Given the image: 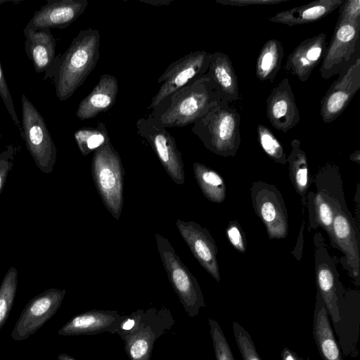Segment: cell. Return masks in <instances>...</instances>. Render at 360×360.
I'll use <instances>...</instances> for the list:
<instances>
[{"label":"cell","instance_id":"ab89813d","mask_svg":"<svg viewBox=\"0 0 360 360\" xmlns=\"http://www.w3.org/2000/svg\"><path fill=\"white\" fill-rule=\"evenodd\" d=\"M143 311V309H138L129 315H124L116 333L122 336L134 330L141 321Z\"/></svg>","mask_w":360,"mask_h":360},{"label":"cell","instance_id":"836d02e7","mask_svg":"<svg viewBox=\"0 0 360 360\" xmlns=\"http://www.w3.org/2000/svg\"><path fill=\"white\" fill-rule=\"evenodd\" d=\"M216 360H236L231 347L217 321L208 319Z\"/></svg>","mask_w":360,"mask_h":360},{"label":"cell","instance_id":"52a82bcc","mask_svg":"<svg viewBox=\"0 0 360 360\" xmlns=\"http://www.w3.org/2000/svg\"><path fill=\"white\" fill-rule=\"evenodd\" d=\"M22 132L27 149L37 167L44 174L53 171L57 150L44 117L31 101L22 94Z\"/></svg>","mask_w":360,"mask_h":360},{"label":"cell","instance_id":"7402d4cb","mask_svg":"<svg viewBox=\"0 0 360 360\" xmlns=\"http://www.w3.org/2000/svg\"><path fill=\"white\" fill-rule=\"evenodd\" d=\"M25 37V50L37 73L53 74L60 57L56 56V40L50 29L37 31L23 30Z\"/></svg>","mask_w":360,"mask_h":360},{"label":"cell","instance_id":"d590c367","mask_svg":"<svg viewBox=\"0 0 360 360\" xmlns=\"http://www.w3.org/2000/svg\"><path fill=\"white\" fill-rule=\"evenodd\" d=\"M0 96L9 113L13 122L15 124L21 138H23L22 125L15 110L13 101L9 89L7 85L6 77L0 63Z\"/></svg>","mask_w":360,"mask_h":360},{"label":"cell","instance_id":"cb8c5ba5","mask_svg":"<svg viewBox=\"0 0 360 360\" xmlns=\"http://www.w3.org/2000/svg\"><path fill=\"white\" fill-rule=\"evenodd\" d=\"M313 335L322 360H343L327 309L317 290L313 317Z\"/></svg>","mask_w":360,"mask_h":360},{"label":"cell","instance_id":"7dc6e473","mask_svg":"<svg viewBox=\"0 0 360 360\" xmlns=\"http://www.w3.org/2000/svg\"><path fill=\"white\" fill-rule=\"evenodd\" d=\"M1 137H2V135H1V133H0V141H1Z\"/></svg>","mask_w":360,"mask_h":360},{"label":"cell","instance_id":"1f68e13d","mask_svg":"<svg viewBox=\"0 0 360 360\" xmlns=\"http://www.w3.org/2000/svg\"><path fill=\"white\" fill-rule=\"evenodd\" d=\"M18 271L12 266L6 273L0 285V330L12 309L17 292Z\"/></svg>","mask_w":360,"mask_h":360},{"label":"cell","instance_id":"44dd1931","mask_svg":"<svg viewBox=\"0 0 360 360\" xmlns=\"http://www.w3.org/2000/svg\"><path fill=\"white\" fill-rule=\"evenodd\" d=\"M326 46V34L324 32L304 39L288 55L285 70L296 76L301 82L307 81L322 61Z\"/></svg>","mask_w":360,"mask_h":360},{"label":"cell","instance_id":"3957f363","mask_svg":"<svg viewBox=\"0 0 360 360\" xmlns=\"http://www.w3.org/2000/svg\"><path fill=\"white\" fill-rule=\"evenodd\" d=\"M240 114L222 101L193 123L191 132L212 153L233 157L240 146Z\"/></svg>","mask_w":360,"mask_h":360},{"label":"cell","instance_id":"f546056e","mask_svg":"<svg viewBox=\"0 0 360 360\" xmlns=\"http://www.w3.org/2000/svg\"><path fill=\"white\" fill-rule=\"evenodd\" d=\"M195 180L203 195L212 202L221 203L226 199V184L222 176L204 164L193 165Z\"/></svg>","mask_w":360,"mask_h":360},{"label":"cell","instance_id":"60d3db41","mask_svg":"<svg viewBox=\"0 0 360 360\" xmlns=\"http://www.w3.org/2000/svg\"><path fill=\"white\" fill-rule=\"evenodd\" d=\"M290 0H216V2L222 5L231 6H247L254 5H275Z\"/></svg>","mask_w":360,"mask_h":360},{"label":"cell","instance_id":"4316f807","mask_svg":"<svg viewBox=\"0 0 360 360\" xmlns=\"http://www.w3.org/2000/svg\"><path fill=\"white\" fill-rule=\"evenodd\" d=\"M315 186L316 193L330 203L337 212L348 209L338 166L328 162L320 167L315 176Z\"/></svg>","mask_w":360,"mask_h":360},{"label":"cell","instance_id":"b9f144b4","mask_svg":"<svg viewBox=\"0 0 360 360\" xmlns=\"http://www.w3.org/2000/svg\"><path fill=\"white\" fill-rule=\"evenodd\" d=\"M304 227V221L302 224L300 231V235L297 238V242L296 243V245L292 252V253L294 255L295 258L297 260H300L302 255V250H303V245H304V237H303V231Z\"/></svg>","mask_w":360,"mask_h":360},{"label":"cell","instance_id":"2e32d148","mask_svg":"<svg viewBox=\"0 0 360 360\" xmlns=\"http://www.w3.org/2000/svg\"><path fill=\"white\" fill-rule=\"evenodd\" d=\"M340 320L333 323L334 333L342 354L345 357L356 358L359 352L358 341L360 335V292L345 289L339 306Z\"/></svg>","mask_w":360,"mask_h":360},{"label":"cell","instance_id":"5b68a950","mask_svg":"<svg viewBox=\"0 0 360 360\" xmlns=\"http://www.w3.org/2000/svg\"><path fill=\"white\" fill-rule=\"evenodd\" d=\"M155 238L168 279L185 311L189 317L198 316L205 302L197 279L166 238L155 233Z\"/></svg>","mask_w":360,"mask_h":360},{"label":"cell","instance_id":"f1b7e54d","mask_svg":"<svg viewBox=\"0 0 360 360\" xmlns=\"http://www.w3.org/2000/svg\"><path fill=\"white\" fill-rule=\"evenodd\" d=\"M284 50L277 39H268L262 46L255 65V74L261 82H273L281 68Z\"/></svg>","mask_w":360,"mask_h":360},{"label":"cell","instance_id":"ee69618b","mask_svg":"<svg viewBox=\"0 0 360 360\" xmlns=\"http://www.w3.org/2000/svg\"><path fill=\"white\" fill-rule=\"evenodd\" d=\"M140 2L151 6H167L173 2V0H139Z\"/></svg>","mask_w":360,"mask_h":360},{"label":"cell","instance_id":"7bdbcfd3","mask_svg":"<svg viewBox=\"0 0 360 360\" xmlns=\"http://www.w3.org/2000/svg\"><path fill=\"white\" fill-rule=\"evenodd\" d=\"M281 360H309V358H302L288 347H284L281 352Z\"/></svg>","mask_w":360,"mask_h":360},{"label":"cell","instance_id":"30bf717a","mask_svg":"<svg viewBox=\"0 0 360 360\" xmlns=\"http://www.w3.org/2000/svg\"><path fill=\"white\" fill-rule=\"evenodd\" d=\"M136 126L139 135L150 146L169 177L175 184H184V162L172 134L150 114L138 120Z\"/></svg>","mask_w":360,"mask_h":360},{"label":"cell","instance_id":"74e56055","mask_svg":"<svg viewBox=\"0 0 360 360\" xmlns=\"http://www.w3.org/2000/svg\"><path fill=\"white\" fill-rule=\"evenodd\" d=\"M337 23L352 22L360 24V1L347 0L340 6Z\"/></svg>","mask_w":360,"mask_h":360},{"label":"cell","instance_id":"7a4b0ae2","mask_svg":"<svg viewBox=\"0 0 360 360\" xmlns=\"http://www.w3.org/2000/svg\"><path fill=\"white\" fill-rule=\"evenodd\" d=\"M100 39L98 30H82L60 56L53 77L60 101L72 96L94 69L100 56Z\"/></svg>","mask_w":360,"mask_h":360},{"label":"cell","instance_id":"f35d334b","mask_svg":"<svg viewBox=\"0 0 360 360\" xmlns=\"http://www.w3.org/2000/svg\"><path fill=\"white\" fill-rule=\"evenodd\" d=\"M226 233L229 241L236 250L240 253L246 251L245 234L236 220L229 221Z\"/></svg>","mask_w":360,"mask_h":360},{"label":"cell","instance_id":"7c38bea8","mask_svg":"<svg viewBox=\"0 0 360 360\" xmlns=\"http://www.w3.org/2000/svg\"><path fill=\"white\" fill-rule=\"evenodd\" d=\"M360 88V58L356 56L345 65L321 101L320 115L328 124L345 111Z\"/></svg>","mask_w":360,"mask_h":360},{"label":"cell","instance_id":"4dcf8cb0","mask_svg":"<svg viewBox=\"0 0 360 360\" xmlns=\"http://www.w3.org/2000/svg\"><path fill=\"white\" fill-rule=\"evenodd\" d=\"M74 138L83 155H87L110 142L108 131L103 122L98 123L96 127H82L77 129L74 133Z\"/></svg>","mask_w":360,"mask_h":360},{"label":"cell","instance_id":"bcb514c9","mask_svg":"<svg viewBox=\"0 0 360 360\" xmlns=\"http://www.w3.org/2000/svg\"><path fill=\"white\" fill-rule=\"evenodd\" d=\"M57 359L58 360H76L72 356H71L67 354H64V353L60 354L58 356Z\"/></svg>","mask_w":360,"mask_h":360},{"label":"cell","instance_id":"d6a6232c","mask_svg":"<svg viewBox=\"0 0 360 360\" xmlns=\"http://www.w3.org/2000/svg\"><path fill=\"white\" fill-rule=\"evenodd\" d=\"M257 132L258 142L264 152L275 162L285 165L287 163L286 153L273 132L262 124L257 125Z\"/></svg>","mask_w":360,"mask_h":360},{"label":"cell","instance_id":"9a60e30c","mask_svg":"<svg viewBox=\"0 0 360 360\" xmlns=\"http://www.w3.org/2000/svg\"><path fill=\"white\" fill-rule=\"evenodd\" d=\"M334 248L340 250L344 256L340 258L342 266L360 285L359 233V227L349 209L335 213L333 224Z\"/></svg>","mask_w":360,"mask_h":360},{"label":"cell","instance_id":"6da1fadb","mask_svg":"<svg viewBox=\"0 0 360 360\" xmlns=\"http://www.w3.org/2000/svg\"><path fill=\"white\" fill-rule=\"evenodd\" d=\"M222 101L226 100L205 74L165 98L150 115L166 129L183 127L193 124Z\"/></svg>","mask_w":360,"mask_h":360},{"label":"cell","instance_id":"ffe728a7","mask_svg":"<svg viewBox=\"0 0 360 360\" xmlns=\"http://www.w3.org/2000/svg\"><path fill=\"white\" fill-rule=\"evenodd\" d=\"M123 317L115 310L92 309L73 316L58 333L64 336L116 333Z\"/></svg>","mask_w":360,"mask_h":360},{"label":"cell","instance_id":"277c9868","mask_svg":"<svg viewBox=\"0 0 360 360\" xmlns=\"http://www.w3.org/2000/svg\"><path fill=\"white\" fill-rule=\"evenodd\" d=\"M91 174L105 207L118 220L124 201V169L120 157L110 142L94 152Z\"/></svg>","mask_w":360,"mask_h":360},{"label":"cell","instance_id":"8d00e7d4","mask_svg":"<svg viewBox=\"0 0 360 360\" xmlns=\"http://www.w3.org/2000/svg\"><path fill=\"white\" fill-rule=\"evenodd\" d=\"M19 148V146L9 144L0 153V194L5 186L8 172L13 168L14 158Z\"/></svg>","mask_w":360,"mask_h":360},{"label":"cell","instance_id":"4fadbf2b","mask_svg":"<svg viewBox=\"0 0 360 360\" xmlns=\"http://www.w3.org/2000/svg\"><path fill=\"white\" fill-rule=\"evenodd\" d=\"M65 290L50 288L32 297L22 309L11 333L16 341L27 339L53 317L61 306Z\"/></svg>","mask_w":360,"mask_h":360},{"label":"cell","instance_id":"484cf974","mask_svg":"<svg viewBox=\"0 0 360 360\" xmlns=\"http://www.w3.org/2000/svg\"><path fill=\"white\" fill-rule=\"evenodd\" d=\"M206 75L219 90L223 98L229 103L239 99V89L236 73L228 55L216 51L210 55Z\"/></svg>","mask_w":360,"mask_h":360},{"label":"cell","instance_id":"8fae6325","mask_svg":"<svg viewBox=\"0 0 360 360\" xmlns=\"http://www.w3.org/2000/svg\"><path fill=\"white\" fill-rule=\"evenodd\" d=\"M210 55L211 53L206 51H196L172 63L158 78V84L161 85L153 97L148 109L152 110L162 100L191 80L205 75L209 68Z\"/></svg>","mask_w":360,"mask_h":360},{"label":"cell","instance_id":"5bb4252c","mask_svg":"<svg viewBox=\"0 0 360 360\" xmlns=\"http://www.w3.org/2000/svg\"><path fill=\"white\" fill-rule=\"evenodd\" d=\"M360 24L352 22L336 23L333 37L326 46L319 70L321 77L328 80L338 75L359 51Z\"/></svg>","mask_w":360,"mask_h":360},{"label":"cell","instance_id":"e0dca14e","mask_svg":"<svg viewBox=\"0 0 360 360\" xmlns=\"http://www.w3.org/2000/svg\"><path fill=\"white\" fill-rule=\"evenodd\" d=\"M176 226L194 257L213 278L219 282L217 247L210 231L195 221L177 219Z\"/></svg>","mask_w":360,"mask_h":360},{"label":"cell","instance_id":"603a6c76","mask_svg":"<svg viewBox=\"0 0 360 360\" xmlns=\"http://www.w3.org/2000/svg\"><path fill=\"white\" fill-rule=\"evenodd\" d=\"M118 82L109 74L102 75L92 91L79 103L76 116L80 120L95 117L108 110L116 101Z\"/></svg>","mask_w":360,"mask_h":360},{"label":"cell","instance_id":"8992f818","mask_svg":"<svg viewBox=\"0 0 360 360\" xmlns=\"http://www.w3.org/2000/svg\"><path fill=\"white\" fill-rule=\"evenodd\" d=\"M175 320L165 306L143 309L138 326L120 336L129 360H150L155 341L170 332Z\"/></svg>","mask_w":360,"mask_h":360},{"label":"cell","instance_id":"ac0fdd59","mask_svg":"<svg viewBox=\"0 0 360 360\" xmlns=\"http://www.w3.org/2000/svg\"><path fill=\"white\" fill-rule=\"evenodd\" d=\"M88 4L87 0H47L34 13L25 29H65L84 13Z\"/></svg>","mask_w":360,"mask_h":360},{"label":"cell","instance_id":"9c48e42d","mask_svg":"<svg viewBox=\"0 0 360 360\" xmlns=\"http://www.w3.org/2000/svg\"><path fill=\"white\" fill-rule=\"evenodd\" d=\"M252 205L264 225L269 239H282L288 233V215L282 194L271 184L255 181L250 187Z\"/></svg>","mask_w":360,"mask_h":360},{"label":"cell","instance_id":"e575fe53","mask_svg":"<svg viewBox=\"0 0 360 360\" xmlns=\"http://www.w3.org/2000/svg\"><path fill=\"white\" fill-rule=\"evenodd\" d=\"M232 328L243 360H262L249 333L236 321Z\"/></svg>","mask_w":360,"mask_h":360},{"label":"cell","instance_id":"f6af8a7d","mask_svg":"<svg viewBox=\"0 0 360 360\" xmlns=\"http://www.w3.org/2000/svg\"><path fill=\"white\" fill-rule=\"evenodd\" d=\"M349 160L356 162L357 164L360 163V150H356L354 153H352L349 156Z\"/></svg>","mask_w":360,"mask_h":360},{"label":"cell","instance_id":"d6986e66","mask_svg":"<svg viewBox=\"0 0 360 360\" xmlns=\"http://www.w3.org/2000/svg\"><path fill=\"white\" fill-rule=\"evenodd\" d=\"M266 116L272 127L283 132L300 122V112L288 78H283L271 89L266 98Z\"/></svg>","mask_w":360,"mask_h":360},{"label":"cell","instance_id":"83f0119b","mask_svg":"<svg viewBox=\"0 0 360 360\" xmlns=\"http://www.w3.org/2000/svg\"><path fill=\"white\" fill-rule=\"evenodd\" d=\"M300 141L295 139L290 143L291 151L287 157L289 176L296 193L301 197L302 204H307L309 187V167L305 152L300 148Z\"/></svg>","mask_w":360,"mask_h":360},{"label":"cell","instance_id":"d4e9b609","mask_svg":"<svg viewBox=\"0 0 360 360\" xmlns=\"http://www.w3.org/2000/svg\"><path fill=\"white\" fill-rule=\"evenodd\" d=\"M344 0H317L307 4L281 11L269 18L272 22L289 27L317 21L339 8Z\"/></svg>","mask_w":360,"mask_h":360},{"label":"cell","instance_id":"ba28073f","mask_svg":"<svg viewBox=\"0 0 360 360\" xmlns=\"http://www.w3.org/2000/svg\"><path fill=\"white\" fill-rule=\"evenodd\" d=\"M313 243L317 291L327 309L330 320L334 323L340 320L339 306L345 288L340 282L335 261L328 252L323 235L315 233Z\"/></svg>","mask_w":360,"mask_h":360}]
</instances>
